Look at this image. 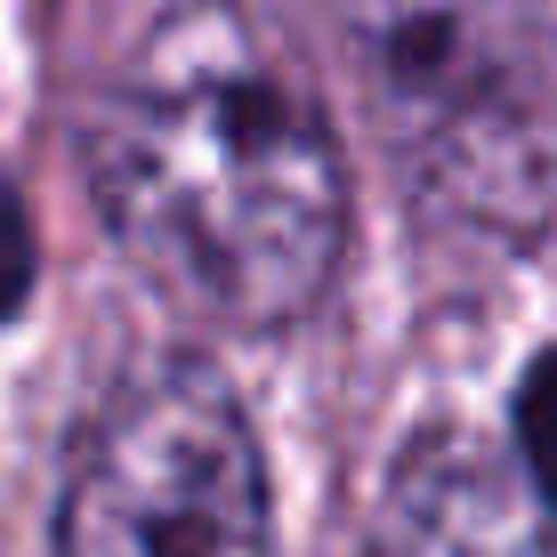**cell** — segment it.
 Segmentation results:
<instances>
[{
    "mask_svg": "<svg viewBox=\"0 0 557 557\" xmlns=\"http://www.w3.org/2000/svg\"><path fill=\"white\" fill-rule=\"evenodd\" d=\"M82 178L122 259L210 332H283L348 259V153L259 0H138L89 73Z\"/></svg>",
    "mask_w": 557,
    "mask_h": 557,
    "instance_id": "6da1fadb",
    "label": "cell"
},
{
    "mask_svg": "<svg viewBox=\"0 0 557 557\" xmlns=\"http://www.w3.org/2000/svg\"><path fill=\"white\" fill-rule=\"evenodd\" d=\"M412 210L476 243L557 226V33L533 0H323Z\"/></svg>",
    "mask_w": 557,
    "mask_h": 557,
    "instance_id": "7a4b0ae2",
    "label": "cell"
},
{
    "mask_svg": "<svg viewBox=\"0 0 557 557\" xmlns=\"http://www.w3.org/2000/svg\"><path fill=\"white\" fill-rule=\"evenodd\" d=\"M57 557H275L267 460L210 363H153L82 429Z\"/></svg>",
    "mask_w": 557,
    "mask_h": 557,
    "instance_id": "3957f363",
    "label": "cell"
},
{
    "mask_svg": "<svg viewBox=\"0 0 557 557\" xmlns=\"http://www.w3.org/2000/svg\"><path fill=\"white\" fill-rule=\"evenodd\" d=\"M372 557H557V525L509 453L469 429H420L388 460Z\"/></svg>",
    "mask_w": 557,
    "mask_h": 557,
    "instance_id": "277c9868",
    "label": "cell"
},
{
    "mask_svg": "<svg viewBox=\"0 0 557 557\" xmlns=\"http://www.w3.org/2000/svg\"><path fill=\"white\" fill-rule=\"evenodd\" d=\"M517 469H525L533 502L549 509L557 525V348L525 372V388H517Z\"/></svg>",
    "mask_w": 557,
    "mask_h": 557,
    "instance_id": "5b68a950",
    "label": "cell"
},
{
    "mask_svg": "<svg viewBox=\"0 0 557 557\" xmlns=\"http://www.w3.org/2000/svg\"><path fill=\"white\" fill-rule=\"evenodd\" d=\"M33 275H41V259H33V219H25V202L0 186V323L33 299Z\"/></svg>",
    "mask_w": 557,
    "mask_h": 557,
    "instance_id": "8992f818",
    "label": "cell"
}]
</instances>
